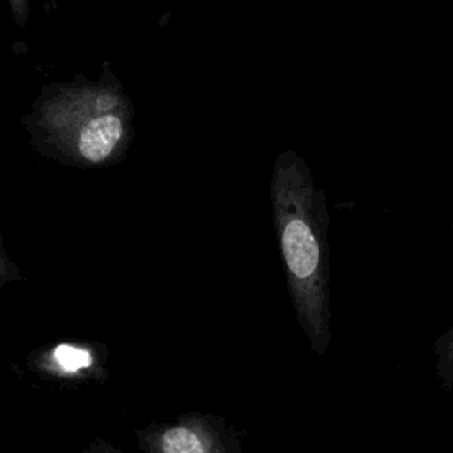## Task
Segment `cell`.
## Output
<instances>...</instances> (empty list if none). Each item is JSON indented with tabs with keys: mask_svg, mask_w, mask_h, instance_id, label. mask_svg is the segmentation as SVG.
Wrapping results in <instances>:
<instances>
[{
	"mask_svg": "<svg viewBox=\"0 0 453 453\" xmlns=\"http://www.w3.org/2000/svg\"><path fill=\"white\" fill-rule=\"evenodd\" d=\"M27 366L41 379L62 386L104 384L108 349L94 340H58L32 350Z\"/></svg>",
	"mask_w": 453,
	"mask_h": 453,
	"instance_id": "4",
	"label": "cell"
},
{
	"mask_svg": "<svg viewBox=\"0 0 453 453\" xmlns=\"http://www.w3.org/2000/svg\"><path fill=\"white\" fill-rule=\"evenodd\" d=\"M7 7L12 16V21L25 28L30 18V0H7Z\"/></svg>",
	"mask_w": 453,
	"mask_h": 453,
	"instance_id": "7",
	"label": "cell"
},
{
	"mask_svg": "<svg viewBox=\"0 0 453 453\" xmlns=\"http://www.w3.org/2000/svg\"><path fill=\"white\" fill-rule=\"evenodd\" d=\"M435 373L444 391L453 389V326L434 343Z\"/></svg>",
	"mask_w": 453,
	"mask_h": 453,
	"instance_id": "5",
	"label": "cell"
},
{
	"mask_svg": "<svg viewBox=\"0 0 453 453\" xmlns=\"http://www.w3.org/2000/svg\"><path fill=\"white\" fill-rule=\"evenodd\" d=\"M30 147L44 159L92 170L122 163L134 138V104L110 62L96 80L46 83L21 115Z\"/></svg>",
	"mask_w": 453,
	"mask_h": 453,
	"instance_id": "1",
	"label": "cell"
},
{
	"mask_svg": "<svg viewBox=\"0 0 453 453\" xmlns=\"http://www.w3.org/2000/svg\"><path fill=\"white\" fill-rule=\"evenodd\" d=\"M25 276H23V271L21 267L7 255L5 248H4V242H2V230H0V288L7 287L9 283H14V281H21Z\"/></svg>",
	"mask_w": 453,
	"mask_h": 453,
	"instance_id": "6",
	"label": "cell"
},
{
	"mask_svg": "<svg viewBox=\"0 0 453 453\" xmlns=\"http://www.w3.org/2000/svg\"><path fill=\"white\" fill-rule=\"evenodd\" d=\"M142 453H246L237 428L223 416L186 411L173 421H150L134 430Z\"/></svg>",
	"mask_w": 453,
	"mask_h": 453,
	"instance_id": "3",
	"label": "cell"
},
{
	"mask_svg": "<svg viewBox=\"0 0 453 453\" xmlns=\"http://www.w3.org/2000/svg\"><path fill=\"white\" fill-rule=\"evenodd\" d=\"M81 453H124V451L103 437H94L88 441V444L83 448Z\"/></svg>",
	"mask_w": 453,
	"mask_h": 453,
	"instance_id": "8",
	"label": "cell"
},
{
	"mask_svg": "<svg viewBox=\"0 0 453 453\" xmlns=\"http://www.w3.org/2000/svg\"><path fill=\"white\" fill-rule=\"evenodd\" d=\"M271 218L288 296L301 331L317 356L331 345L329 212L326 193L294 150L276 156L269 182Z\"/></svg>",
	"mask_w": 453,
	"mask_h": 453,
	"instance_id": "2",
	"label": "cell"
}]
</instances>
